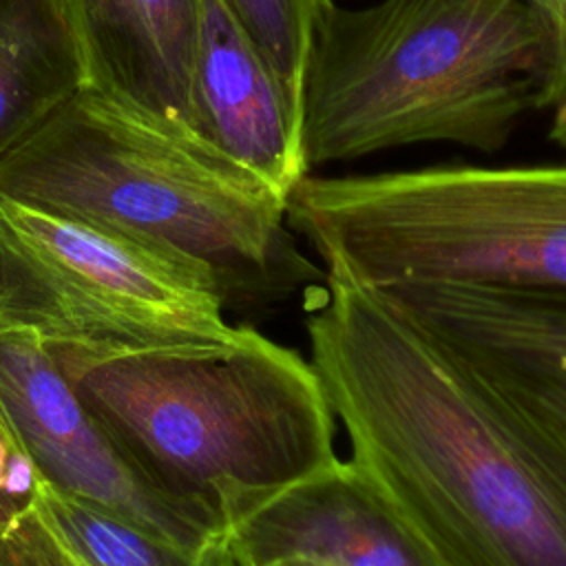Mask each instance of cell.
Listing matches in <instances>:
<instances>
[{"label":"cell","instance_id":"ac0fdd59","mask_svg":"<svg viewBox=\"0 0 566 566\" xmlns=\"http://www.w3.org/2000/svg\"><path fill=\"white\" fill-rule=\"evenodd\" d=\"M276 566H298V564H276Z\"/></svg>","mask_w":566,"mask_h":566},{"label":"cell","instance_id":"5b68a950","mask_svg":"<svg viewBox=\"0 0 566 566\" xmlns=\"http://www.w3.org/2000/svg\"><path fill=\"white\" fill-rule=\"evenodd\" d=\"M285 212L325 272L378 290H566V161L307 175Z\"/></svg>","mask_w":566,"mask_h":566},{"label":"cell","instance_id":"ba28073f","mask_svg":"<svg viewBox=\"0 0 566 566\" xmlns=\"http://www.w3.org/2000/svg\"><path fill=\"white\" fill-rule=\"evenodd\" d=\"M195 566H442L345 455L279 486H223Z\"/></svg>","mask_w":566,"mask_h":566},{"label":"cell","instance_id":"8992f818","mask_svg":"<svg viewBox=\"0 0 566 566\" xmlns=\"http://www.w3.org/2000/svg\"><path fill=\"white\" fill-rule=\"evenodd\" d=\"M217 270L186 252L0 192V325L86 358L223 354L232 325Z\"/></svg>","mask_w":566,"mask_h":566},{"label":"cell","instance_id":"2e32d148","mask_svg":"<svg viewBox=\"0 0 566 566\" xmlns=\"http://www.w3.org/2000/svg\"><path fill=\"white\" fill-rule=\"evenodd\" d=\"M548 49L546 80L537 111L548 115V139L566 148V0H528Z\"/></svg>","mask_w":566,"mask_h":566},{"label":"cell","instance_id":"30bf717a","mask_svg":"<svg viewBox=\"0 0 566 566\" xmlns=\"http://www.w3.org/2000/svg\"><path fill=\"white\" fill-rule=\"evenodd\" d=\"M192 124L285 201L310 175L301 113L223 0H197Z\"/></svg>","mask_w":566,"mask_h":566},{"label":"cell","instance_id":"52a82bcc","mask_svg":"<svg viewBox=\"0 0 566 566\" xmlns=\"http://www.w3.org/2000/svg\"><path fill=\"white\" fill-rule=\"evenodd\" d=\"M0 402L40 475L195 557L214 511L159 484L80 400L49 347L0 325Z\"/></svg>","mask_w":566,"mask_h":566},{"label":"cell","instance_id":"9c48e42d","mask_svg":"<svg viewBox=\"0 0 566 566\" xmlns=\"http://www.w3.org/2000/svg\"><path fill=\"white\" fill-rule=\"evenodd\" d=\"M385 292L566 447V290L400 283Z\"/></svg>","mask_w":566,"mask_h":566},{"label":"cell","instance_id":"277c9868","mask_svg":"<svg viewBox=\"0 0 566 566\" xmlns=\"http://www.w3.org/2000/svg\"><path fill=\"white\" fill-rule=\"evenodd\" d=\"M51 354L159 484L212 511L223 486L279 489L338 458V420L316 367L261 332L223 354Z\"/></svg>","mask_w":566,"mask_h":566},{"label":"cell","instance_id":"7c38bea8","mask_svg":"<svg viewBox=\"0 0 566 566\" xmlns=\"http://www.w3.org/2000/svg\"><path fill=\"white\" fill-rule=\"evenodd\" d=\"M75 82L62 0H0V150Z\"/></svg>","mask_w":566,"mask_h":566},{"label":"cell","instance_id":"3957f363","mask_svg":"<svg viewBox=\"0 0 566 566\" xmlns=\"http://www.w3.org/2000/svg\"><path fill=\"white\" fill-rule=\"evenodd\" d=\"M546 66L528 0L332 2L303 77L305 161L312 170L429 142L497 153L537 111Z\"/></svg>","mask_w":566,"mask_h":566},{"label":"cell","instance_id":"8fae6325","mask_svg":"<svg viewBox=\"0 0 566 566\" xmlns=\"http://www.w3.org/2000/svg\"><path fill=\"white\" fill-rule=\"evenodd\" d=\"M69 2L88 44L124 88L192 124L197 0Z\"/></svg>","mask_w":566,"mask_h":566},{"label":"cell","instance_id":"6da1fadb","mask_svg":"<svg viewBox=\"0 0 566 566\" xmlns=\"http://www.w3.org/2000/svg\"><path fill=\"white\" fill-rule=\"evenodd\" d=\"M310 360L349 460L442 566H566V447L385 290L325 272Z\"/></svg>","mask_w":566,"mask_h":566},{"label":"cell","instance_id":"5bb4252c","mask_svg":"<svg viewBox=\"0 0 566 566\" xmlns=\"http://www.w3.org/2000/svg\"><path fill=\"white\" fill-rule=\"evenodd\" d=\"M301 113L314 29L334 0H223Z\"/></svg>","mask_w":566,"mask_h":566},{"label":"cell","instance_id":"9a60e30c","mask_svg":"<svg viewBox=\"0 0 566 566\" xmlns=\"http://www.w3.org/2000/svg\"><path fill=\"white\" fill-rule=\"evenodd\" d=\"M0 566H93L49 520L38 497L0 522Z\"/></svg>","mask_w":566,"mask_h":566},{"label":"cell","instance_id":"7a4b0ae2","mask_svg":"<svg viewBox=\"0 0 566 566\" xmlns=\"http://www.w3.org/2000/svg\"><path fill=\"white\" fill-rule=\"evenodd\" d=\"M77 82L0 150V192L150 239L210 263L265 303L323 281L287 226V201L190 122L111 75L71 4Z\"/></svg>","mask_w":566,"mask_h":566},{"label":"cell","instance_id":"4fadbf2b","mask_svg":"<svg viewBox=\"0 0 566 566\" xmlns=\"http://www.w3.org/2000/svg\"><path fill=\"white\" fill-rule=\"evenodd\" d=\"M35 497L57 531L93 566H195L192 555L60 491L44 478L38 482Z\"/></svg>","mask_w":566,"mask_h":566},{"label":"cell","instance_id":"e0dca14e","mask_svg":"<svg viewBox=\"0 0 566 566\" xmlns=\"http://www.w3.org/2000/svg\"><path fill=\"white\" fill-rule=\"evenodd\" d=\"M40 478L0 402V522L35 500Z\"/></svg>","mask_w":566,"mask_h":566}]
</instances>
